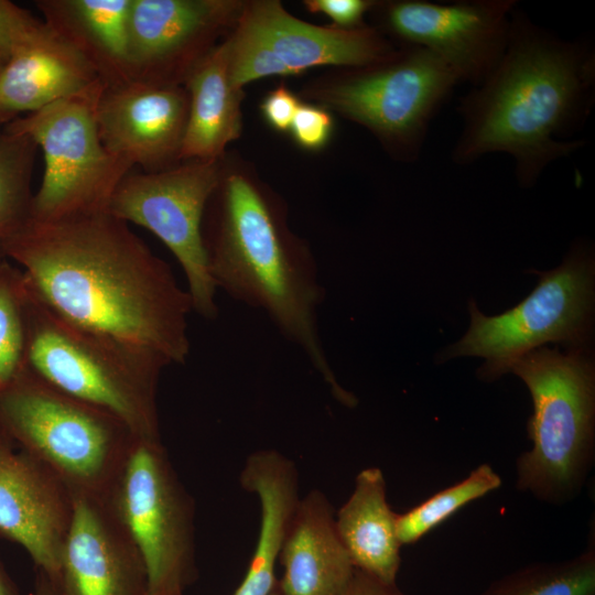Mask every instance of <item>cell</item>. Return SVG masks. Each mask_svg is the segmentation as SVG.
Here are the masks:
<instances>
[{
    "label": "cell",
    "instance_id": "6da1fadb",
    "mask_svg": "<svg viewBox=\"0 0 595 595\" xmlns=\"http://www.w3.org/2000/svg\"><path fill=\"white\" fill-rule=\"evenodd\" d=\"M32 293L78 326L184 364L191 296L171 267L107 210L53 221L31 218L7 250Z\"/></svg>",
    "mask_w": 595,
    "mask_h": 595
},
{
    "label": "cell",
    "instance_id": "7a4b0ae2",
    "mask_svg": "<svg viewBox=\"0 0 595 595\" xmlns=\"http://www.w3.org/2000/svg\"><path fill=\"white\" fill-rule=\"evenodd\" d=\"M595 100V50L564 40L512 11L505 52L490 74L462 96L463 126L452 160L467 165L489 153L513 159L521 186H532L554 161L584 145L569 139Z\"/></svg>",
    "mask_w": 595,
    "mask_h": 595
},
{
    "label": "cell",
    "instance_id": "3957f363",
    "mask_svg": "<svg viewBox=\"0 0 595 595\" xmlns=\"http://www.w3.org/2000/svg\"><path fill=\"white\" fill-rule=\"evenodd\" d=\"M202 232L216 289L263 312L302 350L333 398L356 407L357 398L337 380L320 335L325 289L316 260L309 245L289 228L280 197L253 175L224 164Z\"/></svg>",
    "mask_w": 595,
    "mask_h": 595
},
{
    "label": "cell",
    "instance_id": "277c9868",
    "mask_svg": "<svg viewBox=\"0 0 595 595\" xmlns=\"http://www.w3.org/2000/svg\"><path fill=\"white\" fill-rule=\"evenodd\" d=\"M28 289L26 369L118 418L136 436L161 439L158 387L171 364L152 350L62 318Z\"/></svg>",
    "mask_w": 595,
    "mask_h": 595
},
{
    "label": "cell",
    "instance_id": "5b68a950",
    "mask_svg": "<svg viewBox=\"0 0 595 595\" xmlns=\"http://www.w3.org/2000/svg\"><path fill=\"white\" fill-rule=\"evenodd\" d=\"M0 431L71 491L105 500L136 436L118 418L28 369L0 388Z\"/></svg>",
    "mask_w": 595,
    "mask_h": 595
},
{
    "label": "cell",
    "instance_id": "8992f818",
    "mask_svg": "<svg viewBox=\"0 0 595 595\" xmlns=\"http://www.w3.org/2000/svg\"><path fill=\"white\" fill-rule=\"evenodd\" d=\"M528 387L533 413L532 447L517 459V488L540 501L563 505L582 490L594 462L595 375L580 349L562 354L540 347L509 370Z\"/></svg>",
    "mask_w": 595,
    "mask_h": 595
},
{
    "label": "cell",
    "instance_id": "52a82bcc",
    "mask_svg": "<svg viewBox=\"0 0 595 595\" xmlns=\"http://www.w3.org/2000/svg\"><path fill=\"white\" fill-rule=\"evenodd\" d=\"M459 83L432 52L400 46L383 62L343 68L310 95L325 109L368 129L394 159L414 162L432 119Z\"/></svg>",
    "mask_w": 595,
    "mask_h": 595
},
{
    "label": "cell",
    "instance_id": "ba28073f",
    "mask_svg": "<svg viewBox=\"0 0 595 595\" xmlns=\"http://www.w3.org/2000/svg\"><path fill=\"white\" fill-rule=\"evenodd\" d=\"M105 501L141 553L148 595H184L198 575L195 502L161 439L134 440Z\"/></svg>",
    "mask_w": 595,
    "mask_h": 595
},
{
    "label": "cell",
    "instance_id": "9c48e42d",
    "mask_svg": "<svg viewBox=\"0 0 595 595\" xmlns=\"http://www.w3.org/2000/svg\"><path fill=\"white\" fill-rule=\"evenodd\" d=\"M102 87L4 123L43 151L44 173L33 196L32 219L53 221L107 210L115 190L132 171L99 137L95 107Z\"/></svg>",
    "mask_w": 595,
    "mask_h": 595
},
{
    "label": "cell",
    "instance_id": "30bf717a",
    "mask_svg": "<svg viewBox=\"0 0 595 595\" xmlns=\"http://www.w3.org/2000/svg\"><path fill=\"white\" fill-rule=\"evenodd\" d=\"M593 300V261L580 248L559 268L542 273L532 293L500 315L486 316L470 302L467 333L442 357L485 358L479 376L497 379L516 359L545 343L581 344L588 332Z\"/></svg>",
    "mask_w": 595,
    "mask_h": 595
},
{
    "label": "cell",
    "instance_id": "8fae6325",
    "mask_svg": "<svg viewBox=\"0 0 595 595\" xmlns=\"http://www.w3.org/2000/svg\"><path fill=\"white\" fill-rule=\"evenodd\" d=\"M218 160H186L158 172L130 171L119 183L107 212L155 235L181 266L193 312L218 316L216 286L203 241V218L224 173Z\"/></svg>",
    "mask_w": 595,
    "mask_h": 595
},
{
    "label": "cell",
    "instance_id": "7c38bea8",
    "mask_svg": "<svg viewBox=\"0 0 595 595\" xmlns=\"http://www.w3.org/2000/svg\"><path fill=\"white\" fill-rule=\"evenodd\" d=\"M229 76L252 80L290 76L317 66L357 68L383 62L398 47L375 26H318L290 14L277 0L246 1L228 35Z\"/></svg>",
    "mask_w": 595,
    "mask_h": 595
},
{
    "label": "cell",
    "instance_id": "4fadbf2b",
    "mask_svg": "<svg viewBox=\"0 0 595 595\" xmlns=\"http://www.w3.org/2000/svg\"><path fill=\"white\" fill-rule=\"evenodd\" d=\"M517 7L516 0H394L377 1L371 12L390 41L432 52L475 87L500 61Z\"/></svg>",
    "mask_w": 595,
    "mask_h": 595
},
{
    "label": "cell",
    "instance_id": "5bb4252c",
    "mask_svg": "<svg viewBox=\"0 0 595 595\" xmlns=\"http://www.w3.org/2000/svg\"><path fill=\"white\" fill-rule=\"evenodd\" d=\"M246 1L131 0L130 79L184 86L195 66L236 26Z\"/></svg>",
    "mask_w": 595,
    "mask_h": 595
},
{
    "label": "cell",
    "instance_id": "9a60e30c",
    "mask_svg": "<svg viewBox=\"0 0 595 595\" xmlns=\"http://www.w3.org/2000/svg\"><path fill=\"white\" fill-rule=\"evenodd\" d=\"M190 100L184 86L129 79L104 86L95 113L105 148L142 172L169 169L181 160Z\"/></svg>",
    "mask_w": 595,
    "mask_h": 595
},
{
    "label": "cell",
    "instance_id": "2e32d148",
    "mask_svg": "<svg viewBox=\"0 0 595 595\" xmlns=\"http://www.w3.org/2000/svg\"><path fill=\"white\" fill-rule=\"evenodd\" d=\"M72 515L66 486L0 431V538L22 547L54 583Z\"/></svg>",
    "mask_w": 595,
    "mask_h": 595
},
{
    "label": "cell",
    "instance_id": "e0dca14e",
    "mask_svg": "<svg viewBox=\"0 0 595 595\" xmlns=\"http://www.w3.org/2000/svg\"><path fill=\"white\" fill-rule=\"evenodd\" d=\"M55 584L62 595H148L141 553L105 500L73 497Z\"/></svg>",
    "mask_w": 595,
    "mask_h": 595
},
{
    "label": "cell",
    "instance_id": "ac0fdd59",
    "mask_svg": "<svg viewBox=\"0 0 595 595\" xmlns=\"http://www.w3.org/2000/svg\"><path fill=\"white\" fill-rule=\"evenodd\" d=\"M102 86L89 62L37 19L0 68V122Z\"/></svg>",
    "mask_w": 595,
    "mask_h": 595
},
{
    "label": "cell",
    "instance_id": "d6986e66",
    "mask_svg": "<svg viewBox=\"0 0 595 595\" xmlns=\"http://www.w3.org/2000/svg\"><path fill=\"white\" fill-rule=\"evenodd\" d=\"M279 563L281 595H339L353 577L356 569L337 532L334 508L320 489L300 498Z\"/></svg>",
    "mask_w": 595,
    "mask_h": 595
},
{
    "label": "cell",
    "instance_id": "ffe728a7",
    "mask_svg": "<svg viewBox=\"0 0 595 595\" xmlns=\"http://www.w3.org/2000/svg\"><path fill=\"white\" fill-rule=\"evenodd\" d=\"M300 476L292 459L277 450L250 454L240 472L241 487L260 505V527L246 575L232 595H271L290 520L300 496Z\"/></svg>",
    "mask_w": 595,
    "mask_h": 595
},
{
    "label": "cell",
    "instance_id": "44dd1931",
    "mask_svg": "<svg viewBox=\"0 0 595 595\" xmlns=\"http://www.w3.org/2000/svg\"><path fill=\"white\" fill-rule=\"evenodd\" d=\"M43 21L97 72L105 86L129 80L131 0H37Z\"/></svg>",
    "mask_w": 595,
    "mask_h": 595
},
{
    "label": "cell",
    "instance_id": "7402d4cb",
    "mask_svg": "<svg viewBox=\"0 0 595 595\" xmlns=\"http://www.w3.org/2000/svg\"><path fill=\"white\" fill-rule=\"evenodd\" d=\"M227 37L195 66L184 83L190 108L182 161L221 159L227 144L240 136L244 90L230 82Z\"/></svg>",
    "mask_w": 595,
    "mask_h": 595
},
{
    "label": "cell",
    "instance_id": "603a6c76",
    "mask_svg": "<svg viewBox=\"0 0 595 595\" xmlns=\"http://www.w3.org/2000/svg\"><path fill=\"white\" fill-rule=\"evenodd\" d=\"M397 513L387 500V485L379 467H366L354 489L335 513L339 538L355 566L385 583H397L401 544Z\"/></svg>",
    "mask_w": 595,
    "mask_h": 595
},
{
    "label": "cell",
    "instance_id": "cb8c5ba5",
    "mask_svg": "<svg viewBox=\"0 0 595 595\" xmlns=\"http://www.w3.org/2000/svg\"><path fill=\"white\" fill-rule=\"evenodd\" d=\"M28 136L0 122V263L12 239L32 218V176L37 150Z\"/></svg>",
    "mask_w": 595,
    "mask_h": 595
},
{
    "label": "cell",
    "instance_id": "d4e9b609",
    "mask_svg": "<svg viewBox=\"0 0 595 595\" xmlns=\"http://www.w3.org/2000/svg\"><path fill=\"white\" fill-rule=\"evenodd\" d=\"M480 595H595V538L577 556L536 563L494 581Z\"/></svg>",
    "mask_w": 595,
    "mask_h": 595
},
{
    "label": "cell",
    "instance_id": "484cf974",
    "mask_svg": "<svg viewBox=\"0 0 595 595\" xmlns=\"http://www.w3.org/2000/svg\"><path fill=\"white\" fill-rule=\"evenodd\" d=\"M501 486L500 476L488 464L476 467L463 480L442 489L403 513L396 529L401 545L418 542L467 504Z\"/></svg>",
    "mask_w": 595,
    "mask_h": 595
},
{
    "label": "cell",
    "instance_id": "4316f807",
    "mask_svg": "<svg viewBox=\"0 0 595 595\" xmlns=\"http://www.w3.org/2000/svg\"><path fill=\"white\" fill-rule=\"evenodd\" d=\"M29 289L19 267L0 263V388L26 369Z\"/></svg>",
    "mask_w": 595,
    "mask_h": 595
},
{
    "label": "cell",
    "instance_id": "83f0119b",
    "mask_svg": "<svg viewBox=\"0 0 595 595\" xmlns=\"http://www.w3.org/2000/svg\"><path fill=\"white\" fill-rule=\"evenodd\" d=\"M333 130L334 120L327 109L322 106L301 102L289 131L300 147L315 151L328 143Z\"/></svg>",
    "mask_w": 595,
    "mask_h": 595
},
{
    "label": "cell",
    "instance_id": "f1b7e54d",
    "mask_svg": "<svg viewBox=\"0 0 595 595\" xmlns=\"http://www.w3.org/2000/svg\"><path fill=\"white\" fill-rule=\"evenodd\" d=\"M36 21L28 10L11 1L0 0V68Z\"/></svg>",
    "mask_w": 595,
    "mask_h": 595
},
{
    "label": "cell",
    "instance_id": "f546056e",
    "mask_svg": "<svg viewBox=\"0 0 595 595\" xmlns=\"http://www.w3.org/2000/svg\"><path fill=\"white\" fill-rule=\"evenodd\" d=\"M377 1L374 0H306L305 8L312 13L328 17L332 26L339 29H358L366 26L364 18L371 12Z\"/></svg>",
    "mask_w": 595,
    "mask_h": 595
},
{
    "label": "cell",
    "instance_id": "4dcf8cb0",
    "mask_svg": "<svg viewBox=\"0 0 595 595\" xmlns=\"http://www.w3.org/2000/svg\"><path fill=\"white\" fill-rule=\"evenodd\" d=\"M301 101L286 86L279 85L263 98L260 109L268 125L281 132L289 131Z\"/></svg>",
    "mask_w": 595,
    "mask_h": 595
},
{
    "label": "cell",
    "instance_id": "1f68e13d",
    "mask_svg": "<svg viewBox=\"0 0 595 595\" xmlns=\"http://www.w3.org/2000/svg\"><path fill=\"white\" fill-rule=\"evenodd\" d=\"M339 595H407L397 585L385 583L359 570H355L353 577Z\"/></svg>",
    "mask_w": 595,
    "mask_h": 595
},
{
    "label": "cell",
    "instance_id": "d6a6232c",
    "mask_svg": "<svg viewBox=\"0 0 595 595\" xmlns=\"http://www.w3.org/2000/svg\"><path fill=\"white\" fill-rule=\"evenodd\" d=\"M31 595H62L57 585L42 570L35 569L34 585Z\"/></svg>",
    "mask_w": 595,
    "mask_h": 595
},
{
    "label": "cell",
    "instance_id": "836d02e7",
    "mask_svg": "<svg viewBox=\"0 0 595 595\" xmlns=\"http://www.w3.org/2000/svg\"><path fill=\"white\" fill-rule=\"evenodd\" d=\"M0 595H22L0 556Z\"/></svg>",
    "mask_w": 595,
    "mask_h": 595
},
{
    "label": "cell",
    "instance_id": "e575fe53",
    "mask_svg": "<svg viewBox=\"0 0 595 595\" xmlns=\"http://www.w3.org/2000/svg\"><path fill=\"white\" fill-rule=\"evenodd\" d=\"M271 595H281L278 591V588L275 587L274 591L271 593Z\"/></svg>",
    "mask_w": 595,
    "mask_h": 595
}]
</instances>
